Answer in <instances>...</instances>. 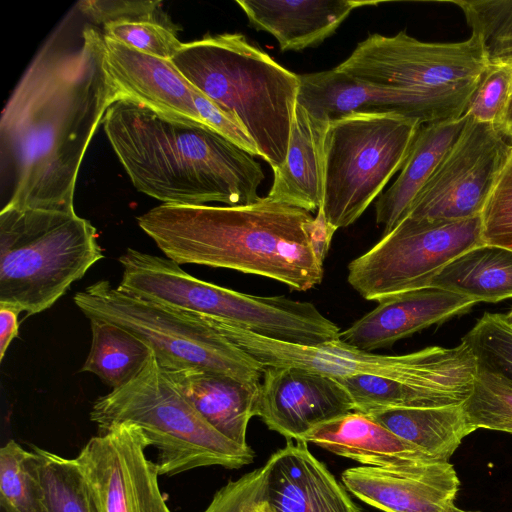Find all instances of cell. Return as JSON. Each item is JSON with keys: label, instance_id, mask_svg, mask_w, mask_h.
I'll use <instances>...</instances> for the list:
<instances>
[{"label": "cell", "instance_id": "8992f818", "mask_svg": "<svg viewBox=\"0 0 512 512\" xmlns=\"http://www.w3.org/2000/svg\"><path fill=\"white\" fill-rule=\"evenodd\" d=\"M104 257L95 227L75 211L0 212V303L37 314Z\"/></svg>", "mask_w": 512, "mask_h": 512}, {"label": "cell", "instance_id": "7bdbcfd3", "mask_svg": "<svg viewBox=\"0 0 512 512\" xmlns=\"http://www.w3.org/2000/svg\"><path fill=\"white\" fill-rule=\"evenodd\" d=\"M259 512H271V510L268 507V505L266 504V502L263 504V506H262V508L260 509Z\"/></svg>", "mask_w": 512, "mask_h": 512}, {"label": "cell", "instance_id": "ba28073f", "mask_svg": "<svg viewBox=\"0 0 512 512\" xmlns=\"http://www.w3.org/2000/svg\"><path fill=\"white\" fill-rule=\"evenodd\" d=\"M210 325L263 366H292L336 379L372 375L450 395L464 403L477 373L469 345L429 346L403 355H380L347 345L339 338L302 345L267 338L235 325L209 320Z\"/></svg>", "mask_w": 512, "mask_h": 512}, {"label": "cell", "instance_id": "ffe728a7", "mask_svg": "<svg viewBox=\"0 0 512 512\" xmlns=\"http://www.w3.org/2000/svg\"><path fill=\"white\" fill-rule=\"evenodd\" d=\"M329 123L296 103L286 159L280 169L273 170L269 199L311 213L322 207Z\"/></svg>", "mask_w": 512, "mask_h": 512}, {"label": "cell", "instance_id": "4316f807", "mask_svg": "<svg viewBox=\"0 0 512 512\" xmlns=\"http://www.w3.org/2000/svg\"><path fill=\"white\" fill-rule=\"evenodd\" d=\"M31 451L48 512H101L76 458H65L36 446Z\"/></svg>", "mask_w": 512, "mask_h": 512}, {"label": "cell", "instance_id": "74e56055", "mask_svg": "<svg viewBox=\"0 0 512 512\" xmlns=\"http://www.w3.org/2000/svg\"><path fill=\"white\" fill-rule=\"evenodd\" d=\"M21 312L18 307L0 303V361L3 360L12 340L18 335V317Z\"/></svg>", "mask_w": 512, "mask_h": 512}, {"label": "cell", "instance_id": "8d00e7d4", "mask_svg": "<svg viewBox=\"0 0 512 512\" xmlns=\"http://www.w3.org/2000/svg\"><path fill=\"white\" fill-rule=\"evenodd\" d=\"M161 4L160 1L84 0L77 5L90 20L105 26L141 20L168 21L166 16H161Z\"/></svg>", "mask_w": 512, "mask_h": 512}, {"label": "cell", "instance_id": "cb8c5ba5", "mask_svg": "<svg viewBox=\"0 0 512 512\" xmlns=\"http://www.w3.org/2000/svg\"><path fill=\"white\" fill-rule=\"evenodd\" d=\"M367 415L426 454L445 462H449L462 440L477 430L468 420L463 404L389 408Z\"/></svg>", "mask_w": 512, "mask_h": 512}, {"label": "cell", "instance_id": "d590c367", "mask_svg": "<svg viewBox=\"0 0 512 512\" xmlns=\"http://www.w3.org/2000/svg\"><path fill=\"white\" fill-rule=\"evenodd\" d=\"M266 467L231 480L213 496L203 512H259L265 503Z\"/></svg>", "mask_w": 512, "mask_h": 512}, {"label": "cell", "instance_id": "6da1fadb", "mask_svg": "<svg viewBox=\"0 0 512 512\" xmlns=\"http://www.w3.org/2000/svg\"><path fill=\"white\" fill-rule=\"evenodd\" d=\"M104 35L82 30L80 44L47 43L1 116V152L12 171L3 208L74 211L78 172L108 108L122 99L105 67Z\"/></svg>", "mask_w": 512, "mask_h": 512}, {"label": "cell", "instance_id": "d6a6232c", "mask_svg": "<svg viewBox=\"0 0 512 512\" xmlns=\"http://www.w3.org/2000/svg\"><path fill=\"white\" fill-rule=\"evenodd\" d=\"M512 101V66L490 61L465 115L475 122L503 128Z\"/></svg>", "mask_w": 512, "mask_h": 512}, {"label": "cell", "instance_id": "30bf717a", "mask_svg": "<svg viewBox=\"0 0 512 512\" xmlns=\"http://www.w3.org/2000/svg\"><path fill=\"white\" fill-rule=\"evenodd\" d=\"M395 113H353L329 123L320 210L335 230L353 224L403 167L420 128Z\"/></svg>", "mask_w": 512, "mask_h": 512}, {"label": "cell", "instance_id": "f546056e", "mask_svg": "<svg viewBox=\"0 0 512 512\" xmlns=\"http://www.w3.org/2000/svg\"><path fill=\"white\" fill-rule=\"evenodd\" d=\"M463 406L476 429L512 434V383L501 376L477 367L472 392Z\"/></svg>", "mask_w": 512, "mask_h": 512}, {"label": "cell", "instance_id": "9c48e42d", "mask_svg": "<svg viewBox=\"0 0 512 512\" xmlns=\"http://www.w3.org/2000/svg\"><path fill=\"white\" fill-rule=\"evenodd\" d=\"M89 320L117 325L147 344L163 370L198 369L259 383L264 366L206 320L95 282L74 296Z\"/></svg>", "mask_w": 512, "mask_h": 512}, {"label": "cell", "instance_id": "e575fe53", "mask_svg": "<svg viewBox=\"0 0 512 512\" xmlns=\"http://www.w3.org/2000/svg\"><path fill=\"white\" fill-rule=\"evenodd\" d=\"M480 219L483 243L512 250V147Z\"/></svg>", "mask_w": 512, "mask_h": 512}, {"label": "cell", "instance_id": "7a4b0ae2", "mask_svg": "<svg viewBox=\"0 0 512 512\" xmlns=\"http://www.w3.org/2000/svg\"><path fill=\"white\" fill-rule=\"evenodd\" d=\"M139 227L179 265L226 268L307 291L320 284L334 232L319 209L261 197L240 206L161 204Z\"/></svg>", "mask_w": 512, "mask_h": 512}, {"label": "cell", "instance_id": "f35d334b", "mask_svg": "<svg viewBox=\"0 0 512 512\" xmlns=\"http://www.w3.org/2000/svg\"><path fill=\"white\" fill-rule=\"evenodd\" d=\"M490 61H501V62H505L512 66V51L502 54Z\"/></svg>", "mask_w": 512, "mask_h": 512}, {"label": "cell", "instance_id": "83f0119b", "mask_svg": "<svg viewBox=\"0 0 512 512\" xmlns=\"http://www.w3.org/2000/svg\"><path fill=\"white\" fill-rule=\"evenodd\" d=\"M350 394L355 411L369 414L389 408L439 407L463 404L442 392L372 375L338 379Z\"/></svg>", "mask_w": 512, "mask_h": 512}, {"label": "cell", "instance_id": "d4e9b609", "mask_svg": "<svg viewBox=\"0 0 512 512\" xmlns=\"http://www.w3.org/2000/svg\"><path fill=\"white\" fill-rule=\"evenodd\" d=\"M428 286L471 297L478 303L512 298V250L477 245L446 264Z\"/></svg>", "mask_w": 512, "mask_h": 512}, {"label": "cell", "instance_id": "5b68a950", "mask_svg": "<svg viewBox=\"0 0 512 512\" xmlns=\"http://www.w3.org/2000/svg\"><path fill=\"white\" fill-rule=\"evenodd\" d=\"M99 432L131 423L157 450L160 475L207 466L238 469L255 453L214 429L159 366L154 354L133 380L97 398L89 414Z\"/></svg>", "mask_w": 512, "mask_h": 512}, {"label": "cell", "instance_id": "b9f144b4", "mask_svg": "<svg viewBox=\"0 0 512 512\" xmlns=\"http://www.w3.org/2000/svg\"><path fill=\"white\" fill-rule=\"evenodd\" d=\"M503 317H504L505 321H506L509 325H511V326H512V308H511V310H510L508 313L503 314Z\"/></svg>", "mask_w": 512, "mask_h": 512}, {"label": "cell", "instance_id": "9a60e30c", "mask_svg": "<svg viewBox=\"0 0 512 512\" xmlns=\"http://www.w3.org/2000/svg\"><path fill=\"white\" fill-rule=\"evenodd\" d=\"M353 411L338 379L298 367L264 366L256 416L287 440H301L314 427Z\"/></svg>", "mask_w": 512, "mask_h": 512}, {"label": "cell", "instance_id": "836d02e7", "mask_svg": "<svg viewBox=\"0 0 512 512\" xmlns=\"http://www.w3.org/2000/svg\"><path fill=\"white\" fill-rule=\"evenodd\" d=\"M103 35L134 50L171 60L183 46L169 21L141 20L103 26Z\"/></svg>", "mask_w": 512, "mask_h": 512}, {"label": "cell", "instance_id": "2e32d148", "mask_svg": "<svg viewBox=\"0 0 512 512\" xmlns=\"http://www.w3.org/2000/svg\"><path fill=\"white\" fill-rule=\"evenodd\" d=\"M478 302L468 296L425 286L387 296L378 305L340 332L339 339L372 352L434 324L465 314Z\"/></svg>", "mask_w": 512, "mask_h": 512}, {"label": "cell", "instance_id": "7402d4cb", "mask_svg": "<svg viewBox=\"0 0 512 512\" xmlns=\"http://www.w3.org/2000/svg\"><path fill=\"white\" fill-rule=\"evenodd\" d=\"M468 116L421 125L400 173L375 204L376 223L383 235L406 217L418 193L462 133Z\"/></svg>", "mask_w": 512, "mask_h": 512}, {"label": "cell", "instance_id": "1f68e13d", "mask_svg": "<svg viewBox=\"0 0 512 512\" xmlns=\"http://www.w3.org/2000/svg\"><path fill=\"white\" fill-rule=\"evenodd\" d=\"M492 60L512 51V0L453 1Z\"/></svg>", "mask_w": 512, "mask_h": 512}, {"label": "cell", "instance_id": "ac0fdd59", "mask_svg": "<svg viewBox=\"0 0 512 512\" xmlns=\"http://www.w3.org/2000/svg\"><path fill=\"white\" fill-rule=\"evenodd\" d=\"M265 467V502L271 512H360L303 440H287Z\"/></svg>", "mask_w": 512, "mask_h": 512}, {"label": "cell", "instance_id": "8fae6325", "mask_svg": "<svg viewBox=\"0 0 512 512\" xmlns=\"http://www.w3.org/2000/svg\"><path fill=\"white\" fill-rule=\"evenodd\" d=\"M483 244L480 216L465 220L406 217L348 265V283L366 300L425 287L451 260Z\"/></svg>", "mask_w": 512, "mask_h": 512}, {"label": "cell", "instance_id": "4fadbf2b", "mask_svg": "<svg viewBox=\"0 0 512 512\" xmlns=\"http://www.w3.org/2000/svg\"><path fill=\"white\" fill-rule=\"evenodd\" d=\"M141 429L116 424L88 440L76 460L101 512H171L158 484L156 462Z\"/></svg>", "mask_w": 512, "mask_h": 512}, {"label": "cell", "instance_id": "e0dca14e", "mask_svg": "<svg viewBox=\"0 0 512 512\" xmlns=\"http://www.w3.org/2000/svg\"><path fill=\"white\" fill-rule=\"evenodd\" d=\"M104 45L106 71L122 99L171 118L206 125L195 102L198 89L171 60L144 54L105 36Z\"/></svg>", "mask_w": 512, "mask_h": 512}, {"label": "cell", "instance_id": "ee69618b", "mask_svg": "<svg viewBox=\"0 0 512 512\" xmlns=\"http://www.w3.org/2000/svg\"><path fill=\"white\" fill-rule=\"evenodd\" d=\"M456 512H478V511H465V510L458 509Z\"/></svg>", "mask_w": 512, "mask_h": 512}, {"label": "cell", "instance_id": "484cf974", "mask_svg": "<svg viewBox=\"0 0 512 512\" xmlns=\"http://www.w3.org/2000/svg\"><path fill=\"white\" fill-rule=\"evenodd\" d=\"M92 342L81 372L97 375L118 389L133 380L148 363L153 351L138 337L112 323L89 320Z\"/></svg>", "mask_w": 512, "mask_h": 512}, {"label": "cell", "instance_id": "d6986e66", "mask_svg": "<svg viewBox=\"0 0 512 512\" xmlns=\"http://www.w3.org/2000/svg\"><path fill=\"white\" fill-rule=\"evenodd\" d=\"M249 25L272 35L280 50L317 47L336 32L357 8L378 1L356 0H237Z\"/></svg>", "mask_w": 512, "mask_h": 512}, {"label": "cell", "instance_id": "ab89813d", "mask_svg": "<svg viewBox=\"0 0 512 512\" xmlns=\"http://www.w3.org/2000/svg\"><path fill=\"white\" fill-rule=\"evenodd\" d=\"M502 131H503V133L506 135V137L508 138V140L512 144V124L505 125L502 128Z\"/></svg>", "mask_w": 512, "mask_h": 512}, {"label": "cell", "instance_id": "52a82bcc", "mask_svg": "<svg viewBox=\"0 0 512 512\" xmlns=\"http://www.w3.org/2000/svg\"><path fill=\"white\" fill-rule=\"evenodd\" d=\"M490 64L480 38L461 42H424L405 31L369 34L336 68L362 82L412 96L426 124L465 115Z\"/></svg>", "mask_w": 512, "mask_h": 512}, {"label": "cell", "instance_id": "f1b7e54d", "mask_svg": "<svg viewBox=\"0 0 512 512\" xmlns=\"http://www.w3.org/2000/svg\"><path fill=\"white\" fill-rule=\"evenodd\" d=\"M0 505L3 512H48L33 452L14 440L0 449Z\"/></svg>", "mask_w": 512, "mask_h": 512}, {"label": "cell", "instance_id": "3957f363", "mask_svg": "<svg viewBox=\"0 0 512 512\" xmlns=\"http://www.w3.org/2000/svg\"><path fill=\"white\" fill-rule=\"evenodd\" d=\"M133 186L173 205H248L265 176L254 156L214 129L122 99L103 119Z\"/></svg>", "mask_w": 512, "mask_h": 512}, {"label": "cell", "instance_id": "603a6c76", "mask_svg": "<svg viewBox=\"0 0 512 512\" xmlns=\"http://www.w3.org/2000/svg\"><path fill=\"white\" fill-rule=\"evenodd\" d=\"M345 488L384 512H456L457 494L438 485L370 466L346 469Z\"/></svg>", "mask_w": 512, "mask_h": 512}, {"label": "cell", "instance_id": "7c38bea8", "mask_svg": "<svg viewBox=\"0 0 512 512\" xmlns=\"http://www.w3.org/2000/svg\"><path fill=\"white\" fill-rule=\"evenodd\" d=\"M511 147L501 128L468 117L406 217L456 221L480 216Z\"/></svg>", "mask_w": 512, "mask_h": 512}, {"label": "cell", "instance_id": "5bb4252c", "mask_svg": "<svg viewBox=\"0 0 512 512\" xmlns=\"http://www.w3.org/2000/svg\"><path fill=\"white\" fill-rule=\"evenodd\" d=\"M301 440L363 466L423 480L455 494L460 487L450 462L426 454L361 412L353 411L322 423Z\"/></svg>", "mask_w": 512, "mask_h": 512}, {"label": "cell", "instance_id": "60d3db41", "mask_svg": "<svg viewBox=\"0 0 512 512\" xmlns=\"http://www.w3.org/2000/svg\"><path fill=\"white\" fill-rule=\"evenodd\" d=\"M508 124H512V101H511V104H510V107L508 110V114H507V118H506V122H505V125H508Z\"/></svg>", "mask_w": 512, "mask_h": 512}, {"label": "cell", "instance_id": "277c9868", "mask_svg": "<svg viewBox=\"0 0 512 512\" xmlns=\"http://www.w3.org/2000/svg\"><path fill=\"white\" fill-rule=\"evenodd\" d=\"M171 61L194 87L239 122L272 170L283 166L299 75L240 33L206 35L183 43Z\"/></svg>", "mask_w": 512, "mask_h": 512}, {"label": "cell", "instance_id": "44dd1931", "mask_svg": "<svg viewBox=\"0 0 512 512\" xmlns=\"http://www.w3.org/2000/svg\"><path fill=\"white\" fill-rule=\"evenodd\" d=\"M163 372L214 429L240 445H248L247 427L257 415L260 382H242L198 369Z\"/></svg>", "mask_w": 512, "mask_h": 512}, {"label": "cell", "instance_id": "4dcf8cb0", "mask_svg": "<svg viewBox=\"0 0 512 512\" xmlns=\"http://www.w3.org/2000/svg\"><path fill=\"white\" fill-rule=\"evenodd\" d=\"M461 340L469 345L477 367L512 383V326L503 314L485 312Z\"/></svg>", "mask_w": 512, "mask_h": 512}]
</instances>
